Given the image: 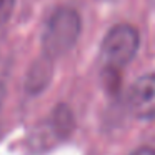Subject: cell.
Listing matches in <instances>:
<instances>
[{
	"instance_id": "cell-3",
	"label": "cell",
	"mask_w": 155,
	"mask_h": 155,
	"mask_svg": "<svg viewBox=\"0 0 155 155\" xmlns=\"http://www.w3.org/2000/svg\"><path fill=\"white\" fill-rule=\"evenodd\" d=\"M127 107L137 118H155V75H143L135 80L127 95Z\"/></svg>"
},
{
	"instance_id": "cell-1",
	"label": "cell",
	"mask_w": 155,
	"mask_h": 155,
	"mask_svg": "<svg viewBox=\"0 0 155 155\" xmlns=\"http://www.w3.org/2000/svg\"><path fill=\"white\" fill-rule=\"evenodd\" d=\"M82 32L80 15L72 7H58L50 15L42 37L44 55L48 58H58L70 52L77 44Z\"/></svg>"
},
{
	"instance_id": "cell-7",
	"label": "cell",
	"mask_w": 155,
	"mask_h": 155,
	"mask_svg": "<svg viewBox=\"0 0 155 155\" xmlns=\"http://www.w3.org/2000/svg\"><path fill=\"white\" fill-rule=\"evenodd\" d=\"M2 102H4V88L0 87V108H2Z\"/></svg>"
},
{
	"instance_id": "cell-8",
	"label": "cell",
	"mask_w": 155,
	"mask_h": 155,
	"mask_svg": "<svg viewBox=\"0 0 155 155\" xmlns=\"http://www.w3.org/2000/svg\"><path fill=\"white\" fill-rule=\"evenodd\" d=\"M105 2H114V0H105Z\"/></svg>"
},
{
	"instance_id": "cell-6",
	"label": "cell",
	"mask_w": 155,
	"mask_h": 155,
	"mask_svg": "<svg viewBox=\"0 0 155 155\" xmlns=\"http://www.w3.org/2000/svg\"><path fill=\"white\" fill-rule=\"evenodd\" d=\"M130 155H155V148H152V147H142V148H137L135 152H132Z\"/></svg>"
},
{
	"instance_id": "cell-5",
	"label": "cell",
	"mask_w": 155,
	"mask_h": 155,
	"mask_svg": "<svg viewBox=\"0 0 155 155\" xmlns=\"http://www.w3.org/2000/svg\"><path fill=\"white\" fill-rule=\"evenodd\" d=\"M14 7H15V0H0V25H4L10 18Z\"/></svg>"
},
{
	"instance_id": "cell-4",
	"label": "cell",
	"mask_w": 155,
	"mask_h": 155,
	"mask_svg": "<svg viewBox=\"0 0 155 155\" xmlns=\"http://www.w3.org/2000/svg\"><path fill=\"white\" fill-rule=\"evenodd\" d=\"M45 58H47V60H44V62L35 65V68L32 70L30 77H28L27 90L30 92V94H38V92H42L47 87L48 82H50L52 67H50V64H48V60H52V58H48V57H45Z\"/></svg>"
},
{
	"instance_id": "cell-2",
	"label": "cell",
	"mask_w": 155,
	"mask_h": 155,
	"mask_svg": "<svg viewBox=\"0 0 155 155\" xmlns=\"http://www.w3.org/2000/svg\"><path fill=\"white\" fill-rule=\"evenodd\" d=\"M140 47V35L134 25L118 24L107 32L102 40L100 55L105 68L120 70L130 64Z\"/></svg>"
}]
</instances>
